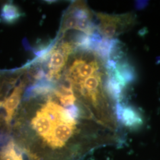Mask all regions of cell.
Returning <instances> with one entry per match:
<instances>
[{
    "mask_svg": "<svg viewBox=\"0 0 160 160\" xmlns=\"http://www.w3.org/2000/svg\"><path fill=\"white\" fill-rule=\"evenodd\" d=\"M96 15L99 20L98 31L107 39H115V37L131 29L136 23V16L133 12L118 15L98 12Z\"/></svg>",
    "mask_w": 160,
    "mask_h": 160,
    "instance_id": "cell-1",
    "label": "cell"
},
{
    "mask_svg": "<svg viewBox=\"0 0 160 160\" xmlns=\"http://www.w3.org/2000/svg\"><path fill=\"white\" fill-rule=\"evenodd\" d=\"M76 125L77 124L68 123L62 119L58 121L43 143L44 147L53 151L64 148L68 145L69 140L73 137Z\"/></svg>",
    "mask_w": 160,
    "mask_h": 160,
    "instance_id": "cell-2",
    "label": "cell"
},
{
    "mask_svg": "<svg viewBox=\"0 0 160 160\" xmlns=\"http://www.w3.org/2000/svg\"><path fill=\"white\" fill-rule=\"evenodd\" d=\"M73 50V45L68 42H62L58 46L54 47L48 65L49 71L46 73L47 80L55 82L60 79V72Z\"/></svg>",
    "mask_w": 160,
    "mask_h": 160,
    "instance_id": "cell-3",
    "label": "cell"
},
{
    "mask_svg": "<svg viewBox=\"0 0 160 160\" xmlns=\"http://www.w3.org/2000/svg\"><path fill=\"white\" fill-rule=\"evenodd\" d=\"M114 110L118 122L128 129L135 130L143 125V116L137 108L120 102L115 103Z\"/></svg>",
    "mask_w": 160,
    "mask_h": 160,
    "instance_id": "cell-4",
    "label": "cell"
},
{
    "mask_svg": "<svg viewBox=\"0 0 160 160\" xmlns=\"http://www.w3.org/2000/svg\"><path fill=\"white\" fill-rule=\"evenodd\" d=\"M100 69V63L97 59H94L89 62L82 59H76L69 69L68 74L67 75L74 81V84L80 80L94 74Z\"/></svg>",
    "mask_w": 160,
    "mask_h": 160,
    "instance_id": "cell-5",
    "label": "cell"
},
{
    "mask_svg": "<svg viewBox=\"0 0 160 160\" xmlns=\"http://www.w3.org/2000/svg\"><path fill=\"white\" fill-rule=\"evenodd\" d=\"M112 75L115 80L124 89L137 80L136 69L125 57L117 61L116 67Z\"/></svg>",
    "mask_w": 160,
    "mask_h": 160,
    "instance_id": "cell-6",
    "label": "cell"
},
{
    "mask_svg": "<svg viewBox=\"0 0 160 160\" xmlns=\"http://www.w3.org/2000/svg\"><path fill=\"white\" fill-rule=\"evenodd\" d=\"M62 118V115L61 118L58 120H51L42 109H40L37 112L35 117L31 121V126L40 138L42 143H43L48 137L55 123L61 120Z\"/></svg>",
    "mask_w": 160,
    "mask_h": 160,
    "instance_id": "cell-7",
    "label": "cell"
},
{
    "mask_svg": "<svg viewBox=\"0 0 160 160\" xmlns=\"http://www.w3.org/2000/svg\"><path fill=\"white\" fill-rule=\"evenodd\" d=\"M24 87V83H20L14 88L12 94L6 98L3 102H2V107L4 108L6 110L5 120L7 125H10L12 117L20 104Z\"/></svg>",
    "mask_w": 160,
    "mask_h": 160,
    "instance_id": "cell-8",
    "label": "cell"
},
{
    "mask_svg": "<svg viewBox=\"0 0 160 160\" xmlns=\"http://www.w3.org/2000/svg\"><path fill=\"white\" fill-rule=\"evenodd\" d=\"M55 88V82L49 81L46 78L37 81L34 84L27 88L24 98V100H29L38 96H45L54 92Z\"/></svg>",
    "mask_w": 160,
    "mask_h": 160,
    "instance_id": "cell-9",
    "label": "cell"
},
{
    "mask_svg": "<svg viewBox=\"0 0 160 160\" xmlns=\"http://www.w3.org/2000/svg\"><path fill=\"white\" fill-rule=\"evenodd\" d=\"M22 16V12L12 2H6L1 7L0 20L2 23L12 24L17 22Z\"/></svg>",
    "mask_w": 160,
    "mask_h": 160,
    "instance_id": "cell-10",
    "label": "cell"
},
{
    "mask_svg": "<svg viewBox=\"0 0 160 160\" xmlns=\"http://www.w3.org/2000/svg\"><path fill=\"white\" fill-rule=\"evenodd\" d=\"M104 87V90L115 103L122 101L124 88L115 80L113 75L107 74Z\"/></svg>",
    "mask_w": 160,
    "mask_h": 160,
    "instance_id": "cell-11",
    "label": "cell"
},
{
    "mask_svg": "<svg viewBox=\"0 0 160 160\" xmlns=\"http://www.w3.org/2000/svg\"><path fill=\"white\" fill-rule=\"evenodd\" d=\"M0 160H23L22 155L17 151L14 141H10L0 152Z\"/></svg>",
    "mask_w": 160,
    "mask_h": 160,
    "instance_id": "cell-12",
    "label": "cell"
},
{
    "mask_svg": "<svg viewBox=\"0 0 160 160\" xmlns=\"http://www.w3.org/2000/svg\"><path fill=\"white\" fill-rule=\"evenodd\" d=\"M77 20L70 12H68L65 16L61 28V32L65 33L70 29H75Z\"/></svg>",
    "mask_w": 160,
    "mask_h": 160,
    "instance_id": "cell-13",
    "label": "cell"
},
{
    "mask_svg": "<svg viewBox=\"0 0 160 160\" xmlns=\"http://www.w3.org/2000/svg\"><path fill=\"white\" fill-rule=\"evenodd\" d=\"M61 103L63 105L65 108L69 106L74 104L75 102L76 101V97L74 95L69 96H63L58 97Z\"/></svg>",
    "mask_w": 160,
    "mask_h": 160,
    "instance_id": "cell-14",
    "label": "cell"
},
{
    "mask_svg": "<svg viewBox=\"0 0 160 160\" xmlns=\"http://www.w3.org/2000/svg\"><path fill=\"white\" fill-rule=\"evenodd\" d=\"M147 2L146 1H137L136 3V8L138 9H142L147 6Z\"/></svg>",
    "mask_w": 160,
    "mask_h": 160,
    "instance_id": "cell-15",
    "label": "cell"
},
{
    "mask_svg": "<svg viewBox=\"0 0 160 160\" xmlns=\"http://www.w3.org/2000/svg\"><path fill=\"white\" fill-rule=\"evenodd\" d=\"M7 139V136L4 133L0 132V145H2Z\"/></svg>",
    "mask_w": 160,
    "mask_h": 160,
    "instance_id": "cell-16",
    "label": "cell"
},
{
    "mask_svg": "<svg viewBox=\"0 0 160 160\" xmlns=\"http://www.w3.org/2000/svg\"><path fill=\"white\" fill-rule=\"evenodd\" d=\"M23 45H24V47L26 48V49L27 50L32 49V48H31V47L30 46V45L28 43V40H24V41H23Z\"/></svg>",
    "mask_w": 160,
    "mask_h": 160,
    "instance_id": "cell-17",
    "label": "cell"
}]
</instances>
